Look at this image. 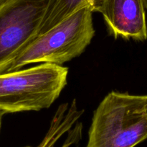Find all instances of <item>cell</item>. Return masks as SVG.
I'll return each instance as SVG.
<instances>
[{
  "label": "cell",
  "mask_w": 147,
  "mask_h": 147,
  "mask_svg": "<svg viewBox=\"0 0 147 147\" xmlns=\"http://www.w3.org/2000/svg\"><path fill=\"white\" fill-rule=\"evenodd\" d=\"M147 96L113 91L93 113L86 147H134L147 138Z\"/></svg>",
  "instance_id": "cell-1"
},
{
  "label": "cell",
  "mask_w": 147,
  "mask_h": 147,
  "mask_svg": "<svg viewBox=\"0 0 147 147\" xmlns=\"http://www.w3.org/2000/svg\"><path fill=\"white\" fill-rule=\"evenodd\" d=\"M93 12L85 7L38 35L7 66L4 73L32 63L62 66L84 52L95 35Z\"/></svg>",
  "instance_id": "cell-2"
},
{
  "label": "cell",
  "mask_w": 147,
  "mask_h": 147,
  "mask_svg": "<svg viewBox=\"0 0 147 147\" xmlns=\"http://www.w3.org/2000/svg\"><path fill=\"white\" fill-rule=\"evenodd\" d=\"M67 67L50 63L0 74V110L7 114L50 108L67 84Z\"/></svg>",
  "instance_id": "cell-3"
},
{
  "label": "cell",
  "mask_w": 147,
  "mask_h": 147,
  "mask_svg": "<svg viewBox=\"0 0 147 147\" xmlns=\"http://www.w3.org/2000/svg\"><path fill=\"white\" fill-rule=\"evenodd\" d=\"M50 0H6L0 4V74L38 35Z\"/></svg>",
  "instance_id": "cell-4"
},
{
  "label": "cell",
  "mask_w": 147,
  "mask_h": 147,
  "mask_svg": "<svg viewBox=\"0 0 147 147\" xmlns=\"http://www.w3.org/2000/svg\"><path fill=\"white\" fill-rule=\"evenodd\" d=\"M115 37L144 41L147 26L143 0H105L100 12Z\"/></svg>",
  "instance_id": "cell-5"
},
{
  "label": "cell",
  "mask_w": 147,
  "mask_h": 147,
  "mask_svg": "<svg viewBox=\"0 0 147 147\" xmlns=\"http://www.w3.org/2000/svg\"><path fill=\"white\" fill-rule=\"evenodd\" d=\"M105 0H50L38 35L42 34L80 9L100 12Z\"/></svg>",
  "instance_id": "cell-6"
},
{
  "label": "cell",
  "mask_w": 147,
  "mask_h": 147,
  "mask_svg": "<svg viewBox=\"0 0 147 147\" xmlns=\"http://www.w3.org/2000/svg\"><path fill=\"white\" fill-rule=\"evenodd\" d=\"M73 125L70 118L55 114L48 132L37 147H70L76 144L81 137L82 124L77 123L71 128Z\"/></svg>",
  "instance_id": "cell-7"
},
{
  "label": "cell",
  "mask_w": 147,
  "mask_h": 147,
  "mask_svg": "<svg viewBox=\"0 0 147 147\" xmlns=\"http://www.w3.org/2000/svg\"><path fill=\"white\" fill-rule=\"evenodd\" d=\"M5 115V113H4L3 111L0 110V130H1V122H2V118H3V116Z\"/></svg>",
  "instance_id": "cell-8"
},
{
  "label": "cell",
  "mask_w": 147,
  "mask_h": 147,
  "mask_svg": "<svg viewBox=\"0 0 147 147\" xmlns=\"http://www.w3.org/2000/svg\"><path fill=\"white\" fill-rule=\"evenodd\" d=\"M145 9H147V0H143Z\"/></svg>",
  "instance_id": "cell-9"
},
{
  "label": "cell",
  "mask_w": 147,
  "mask_h": 147,
  "mask_svg": "<svg viewBox=\"0 0 147 147\" xmlns=\"http://www.w3.org/2000/svg\"><path fill=\"white\" fill-rule=\"evenodd\" d=\"M6 0H0V4H2L3 2H4V1H5Z\"/></svg>",
  "instance_id": "cell-10"
},
{
  "label": "cell",
  "mask_w": 147,
  "mask_h": 147,
  "mask_svg": "<svg viewBox=\"0 0 147 147\" xmlns=\"http://www.w3.org/2000/svg\"><path fill=\"white\" fill-rule=\"evenodd\" d=\"M146 111H147V102H146Z\"/></svg>",
  "instance_id": "cell-11"
},
{
  "label": "cell",
  "mask_w": 147,
  "mask_h": 147,
  "mask_svg": "<svg viewBox=\"0 0 147 147\" xmlns=\"http://www.w3.org/2000/svg\"><path fill=\"white\" fill-rule=\"evenodd\" d=\"M24 147H32V146H24Z\"/></svg>",
  "instance_id": "cell-12"
}]
</instances>
